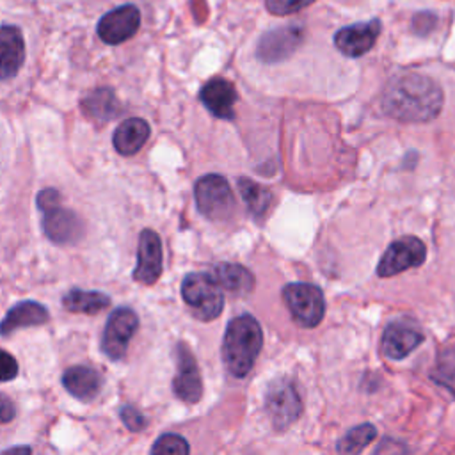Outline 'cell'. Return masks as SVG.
Segmentation results:
<instances>
[{
  "label": "cell",
  "instance_id": "ba28073f",
  "mask_svg": "<svg viewBox=\"0 0 455 455\" xmlns=\"http://www.w3.org/2000/svg\"><path fill=\"white\" fill-rule=\"evenodd\" d=\"M425 256H427V247L419 238L402 236L391 242V245L382 254L377 265V275L391 277L403 270L419 267L425 261Z\"/></svg>",
  "mask_w": 455,
  "mask_h": 455
},
{
  "label": "cell",
  "instance_id": "4dcf8cb0",
  "mask_svg": "<svg viewBox=\"0 0 455 455\" xmlns=\"http://www.w3.org/2000/svg\"><path fill=\"white\" fill-rule=\"evenodd\" d=\"M14 418V405L12 402L0 393V423H9Z\"/></svg>",
  "mask_w": 455,
  "mask_h": 455
},
{
  "label": "cell",
  "instance_id": "7402d4cb",
  "mask_svg": "<svg viewBox=\"0 0 455 455\" xmlns=\"http://www.w3.org/2000/svg\"><path fill=\"white\" fill-rule=\"evenodd\" d=\"M119 101L112 89L108 87H98L84 96L82 100V110L87 117H91L96 123H107L119 112Z\"/></svg>",
  "mask_w": 455,
  "mask_h": 455
},
{
  "label": "cell",
  "instance_id": "2e32d148",
  "mask_svg": "<svg viewBox=\"0 0 455 455\" xmlns=\"http://www.w3.org/2000/svg\"><path fill=\"white\" fill-rule=\"evenodd\" d=\"M201 103L206 107V110L219 117V119H233L235 117V103H236V89L235 85L226 78H212L208 80L201 92H199Z\"/></svg>",
  "mask_w": 455,
  "mask_h": 455
},
{
  "label": "cell",
  "instance_id": "ffe728a7",
  "mask_svg": "<svg viewBox=\"0 0 455 455\" xmlns=\"http://www.w3.org/2000/svg\"><path fill=\"white\" fill-rule=\"evenodd\" d=\"M62 384L75 398L91 402L101 389V377L89 366H71L64 371Z\"/></svg>",
  "mask_w": 455,
  "mask_h": 455
},
{
  "label": "cell",
  "instance_id": "cb8c5ba5",
  "mask_svg": "<svg viewBox=\"0 0 455 455\" xmlns=\"http://www.w3.org/2000/svg\"><path fill=\"white\" fill-rule=\"evenodd\" d=\"M238 190H240L242 199L245 201L249 212L256 219L265 217V213L268 212V208L272 206V201H274L270 190L261 187L259 183L249 180V178H240L238 180Z\"/></svg>",
  "mask_w": 455,
  "mask_h": 455
},
{
  "label": "cell",
  "instance_id": "44dd1931",
  "mask_svg": "<svg viewBox=\"0 0 455 455\" xmlns=\"http://www.w3.org/2000/svg\"><path fill=\"white\" fill-rule=\"evenodd\" d=\"M217 284L233 295H247L254 288V275L238 263H219L212 270Z\"/></svg>",
  "mask_w": 455,
  "mask_h": 455
},
{
  "label": "cell",
  "instance_id": "f1b7e54d",
  "mask_svg": "<svg viewBox=\"0 0 455 455\" xmlns=\"http://www.w3.org/2000/svg\"><path fill=\"white\" fill-rule=\"evenodd\" d=\"M121 419H123L124 427L132 432H139L146 427V418L133 405H124L121 409Z\"/></svg>",
  "mask_w": 455,
  "mask_h": 455
},
{
  "label": "cell",
  "instance_id": "d4e9b609",
  "mask_svg": "<svg viewBox=\"0 0 455 455\" xmlns=\"http://www.w3.org/2000/svg\"><path fill=\"white\" fill-rule=\"evenodd\" d=\"M377 435V430L370 423H363L348 430L343 439L338 443L339 453H359L363 451Z\"/></svg>",
  "mask_w": 455,
  "mask_h": 455
},
{
  "label": "cell",
  "instance_id": "f546056e",
  "mask_svg": "<svg viewBox=\"0 0 455 455\" xmlns=\"http://www.w3.org/2000/svg\"><path fill=\"white\" fill-rule=\"evenodd\" d=\"M18 375V363L14 355L0 348V382L12 380Z\"/></svg>",
  "mask_w": 455,
  "mask_h": 455
},
{
  "label": "cell",
  "instance_id": "52a82bcc",
  "mask_svg": "<svg viewBox=\"0 0 455 455\" xmlns=\"http://www.w3.org/2000/svg\"><path fill=\"white\" fill-rule=\"evenodd\" d=\"M265 409L277 430L290 427L302 412L300 396L290 379H275L265 395Z\"/></svg>",
  "mask_w": 455,
  "mask_h": 455
},
{
  "label": "cell",
  "instance_id": "8992f818",
  "mask_svg": "<svg viewBox=\"0 0 455 455\" xmlns=\"http://www.w3.org/2000/svg\"><path fill=\"white\" fill-rule=\"evenodd\" d=\"M283 299L299 325L311 329L322 322L325 300L318 286L306 283H290L283 288Z\"/></svg>",
  "mask_w": 455,
  "mask_h": 455
},
{
  "label": "cell",
  "instance_id": "7c38bea8",
  "mask_svg": "<svg viewBox=\"0 0 455 455\" xmlns=\"http://www.w3.org/2000/svg\"><path fill=\"white\" fill-rule=\"evenodd\" d=\"M176 368L178 371L172 380L174 395L187 403L199 402L203 396V380L199 366L196 363L192 350L183 341L176 345Z\"/></svg>",
  "mask_w": 455,
  "mask_h": 455
},
{
  "label": "cell",
  "instance_id": "5bb4252c",
  "mask_svg": "<svg viewBox=\"0 0 455 455\" xmlns=\"http://www.w3.org/2000/svg\"><path fill=\"white\" fill-rule=\"evenodd\" d=\"M380 28L382 25L379 20L343 27L334 34V44L347 57H361L373 48Z\"/></svg>",
  "mask_w": 455,
  "mask_h": 455
},
{
  "label": "cell",
  "instance_id": "6da1fadb",
  "mask_svg": "<svg viewBox=\"0 0 455 455\" xmlns=\"http://www.w3.org/2000/svg\"><path fill=\"white\" fill-rule=\"evenodd\" d=\"M382 110L402 123H427L443 108V91L430 76L405 71L393 76L382 92Z\"/></svg>",
  "mask_w": 455,
  "mask_h": 455
},
{
  "label": "cell",
  "instance_id": "277c9868",
  "mask_svg": "<svg viewBox=\"0 0 455 455\" xmlns=\"http://www.w3.org/2000/svg\"><path fill=\"white\" fill-rule=\"evenodd\" d=\"M181 297L190 307L192 315L201 322L215 320L224 307L220 286L212 274L194 272L185 275L181 283Z\"/></svg>",
  "mask_w": 455,
  "mask_h": 455
},
{
  "label": "cell",
  "instance_id": "7a4b0ae2",
  "mask_svg": "<svg viewBox=\"0 0 455 455\" xmlns=\"http://www.w3.org/2000/svg\"><path fill=\"white\" fill-rule=\"evenodd\" d=\"M263 332L258 320L240 315L228 323L222 341V361L233 377H245L261 350Z\"/></svg>",
  "mask_w": 455,
  "mask_h": 455
},
{
  "label": "cell",
  "instance_id": "9c48e42d",
  "mask_svg": "<svg viewBox=\"0 0 455 455\" xmlns=\"http://www.w3.org/2000/svg\"><path fill=\"white\" fill-rule=\"evenodd\" d=\"M139 327V318L133 309L130 307H117L110 313L103 338H101V350L105 355L112 361H119L128 348L130 339L137 332Z\"/></svg>",
  "mask_w": 455,
  "mask_h": 455
},
{
  "label": "cell",
  "instance_id": "484cf974",
  "mask_svg": "<svg viewBox=\"0 0 455 455\" xmlns=\"http://www.w3.org/2000/svg\"><path fill=\"white\" fill-rule=\"evenodd\" d=\"M432 379L439 386L448 387L451 395H455V348H448L439 355L432 371Z\"/></svg>",
  "mask_w": 455,
  "mask_h": 455
},
{
  "label": "cell",
  "instance_id": "e0dca14e",
  "mask_svg": "<svg viewBox=\"0 0 455 455\" xmlns=\"http://www.w3.org/2000/svg\"><path fill=\"white\" fill-rule=\"evenodd\" d=\"M25 62V39L16 25H0V80H11Z\"/></svg>",
  "mask_w": 455,
  "mask_h": 455
},
{
  "label": "cell",
  "instance_id": "5b68a950",
  "mask_svg": "<svg viewBox=\"0 0 455 455\" xmlns=\"http://www.w3.org/2000/svg\"><path fill=\"white\" fill-rule=\"evenodd\" d=\"M197 210L210 220H226L235 212V197L226 178L206 174L196 181L194 188Z\"/></svg>",
  "mask_w": 455,
  "mask_h": 455
},
{
  "label": "cell",
  "instance_id": "ac0fdd59",
  "mask_svg": "<svg viewBox=\"0 0 455 455\" xmlns=\"http://www.w3.org/2000/svg\"><path fill=\"white\" fill-rule=\"evenodd\" d=\"M50 318L48 309L36 300H21L14 304L0 322V334L9 336L20 329L43 325Z\"/></svg>",
  "mask_w": 455,
  "mask_h": 455
},
{
  "label": "cell",
  "instance_id": "3957f363",
  "mask_svg": "<svg viewBox=\"0 0 455 455\" xmlns=\"http://www.w3.org/2000/svg\"><path fill=\"white\" fill-rule=\"evenodd\" d=\"M37 208L43 213L44 235L59 245L76 243L84 236L80 217L62 206L60 194L55 188H44L37 194Z\"/></svg>",
  "mask_w": 455,
  "mask_h": 455
},
{
  "label": "cell",
  "instance_id": "9a60e30c",
  "mask_svg": "<svg viewBox=\"0 0 455 455\" xmlns=\"http://www.w3.org/2000/svg\"><path fill=\"white\" fill-rule=\"evenodd\" d=\"M423 341L421 331L407 320L391 322L382 336V354L387 359H403Z\"/></svg>",
  "mask_w": 455,
  "mask_h": 455
},
{
  "label": "cell",
  "instance_id": "603a6c76",
  "mask_svg": "<svg viewBox=\"0 0 455 455\" xmlns=\"http://www.w3.org/2000/svg\"><path fill=\"white\" fill-rule=\"evenodd\" d=\"M62 306L71 313L96 315L110 306V297L101 291H89L73 288L62 297Z\"/></svg>",
  "mask_w": 455,
  "mask_h": 455
},
{
  "label": "cell",
  "instance_id": "8fae6325",
  "mask_svg": "<svg viewBox=\"0 0 455 455\" xmlns=\"http://www.w3.org/2000/svg\"><path fill=\"white\" fill-rule=\"evenodd\" d=\"M304 41V28L300 25L279 27L265 32L256 46V55L261 62L274 64L288 59Z\"/></svg>",
  "mask_w": 455,
  "mask_h": 455
},
{
  "label": "cell",
  "instance_id": "83f0119b",
  "mask_svg": "<svg viewBox=\"0 0 455 455\" xmlns=\"http://www.w3.org/2000/svg\"><path fill=\"white\" fill-rule=\"evenodd\" d=\"M316 0H265V5L268 9V12L275 14V16H288L293 12L302 11L304 7L311 5Z\"/></svg>",
  "mask_w": 455,
  "mask_h": 455
},
{
  "label": "cell",
  "instance_id": "d6986e66",
  "mask_svg": "<svg viewBox=\"0 0 455 455\" xmlns=\"http://www.w3.org/2000/svg\"><path fill=\"white\" fill-rule=\"evenodd\" d=\"M149 124L140 117L124 119L112 135V144L119 155L130 156L142 149L146 140L149 139Z\"/></svg>",
  "mask_w": 455,
  "mask_h": 455
},
{
  "label": "cell",
  "instance_id": "4316f807",
  "mask_svg": "<svg viewBox=\"0 0 455 455\" xmlns=\"http://www.w3.org/2000/svg\"><path fill=\"white\" fill-rule=\"evenodd\" d=\"M188 451H190L188 443L176 434H164L151 446V453H156V455H187Z\"/></svg>",
  "mask_w": 455,
  "mask_h": 455
},
{
  "label": "cell",
  "instance_id": "30bf717a",
  "mask_svg": "<svg viewBox=\"0 0 455 455\" xmlns=\"http://www.w3.org/2000/svg\"><path fill=\"white\" fill-rule=\"evenodd\" d=\"M140 27V11L133 4H123L105 12L98 25L96 34L105 44H121L133 37Z\"/></svg>",
  "mask_w": 455,
  "mask_h": 455
},
{
  "label": "cell",
  "instance_id": "4fadbf2b",
  "mask_svg": "<svg viewBox=\"0 0 455 455\" xmlns=\"http://www.w3.org/2000/svg\"><path fill=\"white\" fill-rule=\"evenodd\" d=\"M162 274V240L153 229H142L139 235L137 267L133 279L140 284H155Z\"/></svg>",
  "mask_w": 455,
  "mask_h": 455
}]
</instances>
